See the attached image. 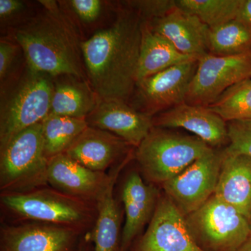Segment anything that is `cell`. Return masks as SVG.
<instances>
[{
    "mask_svg": "<svg viewBox=\"0 0 251 251\" xmlns=\"http://www.w3.org/2000/svg\"><path fill=\"white\" fill-rule=\"evenodd\" d=\"M53 78L27 70L1 89L0 147L32 126L41 123L50 111Z\"/></svg>",
    "mask_w": 251,
    "mask_h": 251,
    "instance_id": "5b68a950",
    "label": "cell"
},
{
    "mask_svg": "<svg viewBox=\"0 0 251 251\" xmlns=\"http://www.w3.org/2000/svg\"><path fill=\"white\" fill-rule=\"evenodd\" d=\"M21 47L11 36L1 37L0 40V82L4 87L11 76L15 61Z\"/></svg>",
    "mask_w": 251,
    "mask_h": 251,
    "instance_id": "f1b7e54d",
    "label": "cell"
},
{
    "mask_svg": "<svg viewBox=\"0 0 251 251\" xmlns=\"http://www.w3.org/2000/svg\"><path fill=\"white\" fill-rule=\"evenodd\" d=\"M193 59H199L181 53L171 41L153 31L149 23L144 21L137 75L138 82L168 68Z\"/></svg>",
    "mask_w": 251,
    "mask_h": 251,
    "instance_id": "44dd1931",
    "label": "cell"
},
{
    "mask_svg": "<svg viewBox=\"0 0 251 251\" xmlns=\"http://www.w3.org/2000/svg\"><path fill=\"white\" fill-rule=\"evenodd\" d=\"M161 193L158 186L147 182L138 170L130 171L122 184L121 199L125 212L122 229V251H130L143 234L156 211Z\"/></svg>",
    "mask_w": 251,
    "mask_h": 251,
    "instance_id": "5bb4252c",
    "label": "cell"
},
{
    "mask_svg": "<svg viewBox=\"0 0 251 251\" xmlns=\"http://www.w3.org/2000/svg\"><path fill=\"white\" fill-rule=\"evenodd\" d=\"M250 225H251V219H250Z\"/></svg>",
    "mask_w": 251,
    "mask_h": 251,
    "instance_id": "e575fe53",
    "label": "cell"
},
{
    "mask_svg": "<svg viewBox=\"0 0 251 251\" xmlns=\"http://www.w3.org/2000/svg\"><path fill=\"white\" fill-rule=\"evenodd\" d=\"M242 0H177L176 6L197 16L209 28L235 20Z\"/></svg>",
    "mask_w": 251,
    "mask_h": 251,
    "instance_id": "484cf974",
    "label": "cell"
},
{
    "mask_svg": "<svg viewBox=\"0 0 251 251\" xmlns=\"http://www.w3.org/2000/svg\"><path fill=\"white\" fill-rule=\"evenodd\" d=\"M44 148L47 158L65 153L88 126L86 119L49 113L42 122Z\"/></svg>",
    "mask_w": 251,
    "mask_h": 251,
    "instance_id": "603a6c76",
    "label": "cell"
},
{
    "mask_svg": "<svg viewBox=\"0 0 251 251\" xmlns=\"http://www.w3.org/2000/svg\"><path fill=\"white\" fill-rule=\"evenodd\" d=\"M86 121L89 126L110 132L135 149L153 127V117L120 100H100Z\"/></svg>",
    "mask_w": 251,
    "mask_h": 251,
    "instance_id": "2e32d148",
    "label": "cell"
},
{
    "mask_svg": "<svg viewBox=\"0 0 251 251\" xmlns=\"http://www.w3.org/2000/svg\"><path fill=\"white\" fill-rule=\"evenodd\" d=\"M25 1L20 0H0V21L1 26H9L18 22L17 18L27 10Z\"/></svg>",
    "mask_w": 251,
    "mask_h": 251,
    "instance_id": "4dcf8cb0",
    "label": "cell"
},
{
    "mask_svg": "<svg viewBox=\"0 0 251 251\" xmlns=\"http://www.w3.org/2000/svg\"><path fill=\"white\" fill-rule=\"evenodd\" d=\"M80 22L91 24L98 21L103 11L105 1L100 0H71L64 1Z\"/></svg>",
    "mask_w": 251,
    "mask_h": 251,
    "instance_id": "f546056e",
    "label": "cell"
},
{
    "mask_svg": "<svg viewBox=\"0 0 251 251\" xmlns=\"http://www.w3.org/2000/svg\"><path fill=\"white\" fill-rule=\"evenodd\" d=\"M117 175L97 203V218L91 230L94 251H122V211L114 196Z\"/></svg>",
    "mask_w": 251,
    "mask_h": 251,
    "instance_id": "7402d4cb",
    "label": "cell"
},
{
    "mask_svg": "<svg viewBox=\"0 0 251 251\" xmlns=\"http://www.w3.org/2000/svg\"><path fill=\"white\" fill-rule=\"evenodd\" d=\"M235 20L251 29V0H242Z\"/></svg>",
    "mask_w": 251,
    "mask_h": 251,
    "instance_id": "1f68e13d",
    "label": "cell"
},
{
    "mask_svg": "<svg viewBox=\"0 0 251 251\" xmlns=\"http://www.w3.org/2000/svg\"><path fill=\"white\" fill-rule=\"evenodd\" d=\"M53 83L50 113L86 119L100 102L87 80L63 75L54 77Z\"/></svg>",
    "mask_w": 251,
    "mask_h": 251,
    "instance_id": "ffe728a7",
    "label": "cell"
},
{
    "mask_svg": "<svg viewBox=\"0 0 251 251\" xmlns=\"http://www.w3.org/2000/svg\"><path fill=\"white\" fill-rule=\"evenodd\" d=\"M250 50L251 29L237 20L210 28L209 53L219 56H231Z\"/></svg>",
    "mask_w": 251,
    "mask_h": 251,
    "instance_id": "cb8c5ba5",
    "label": "cell"
},
{
    "mask_svg": "<svg viewBox=\"0 0 251 251\" xmlns=\"http://www.w3.org/2000/svg\"><path fill=\"white\" fill-rule=\"evenodd\" d=\"M237 251H251V235Z\"/></svg>",
    "mask_w": 251,
    "mask_h": 251,
    "instance_id": "836d02e7",
    "label": "cell"
},
{
    "mask_svg": "<svg viewBox=\"0 0 251 251\" xmlns=\"http://www.w3.org/2000/svg\"><path fill=\"white\" fill-rule=\"evenodd\" d=\"M43 9L11 29L27 67L52 78L72 75L87 80L76 27L59 1H39Z\"/></svg>",
    "mask_w": 251,
    "mask_h": 251,
    "instance_id": "7a4b0ae2",
    "label": "cell"
},
{
    "mask_svg": "<svg viewBox=\"0 0 251 251\" xmlns=\"http://www.w3.org/2000/svg\"><path fill=\"white\" fill-rule=\"evenodd\" d=\"M224 156L215 195L249 220L251 218V157L229 153Z\"/></svg>",
    "mask_w": 251,
    "mask_h": 251,
    "instance_id": "d6986e66",
    "label": "cell"
},
{
    "mask_svg": "<svg viewBox=\"0 0 251 251\" xmlns=\"http://www.w3.org/2000/svg\"><path fill=\"white\" fill-rule=\"evenodd\" d=\"M42 124L27 128L0 147L1 193H23L49 186Z\"/></svg>",
    "mask_w": 251,
    "mask_h": 251,
    "instance_id": "8992f818",
    "label": "cell"
},
{
    "mask_svg": "<svg viewBox=\"0 0 251 251\" xmlns=\"http://www.w3.org/2000/svg\"><path fill=\"white\" fill-rule=\"evenodd\" d=\"M133 148L117 135L88 126L65 154L92 171L105 173L123 161Z\"/></svg>",
    "mask_w": 251,
    "mask_h": 251,
    "instance_id": "e0dca14e",
    "label": "cell"
},
{
    "mask_svg": "<svg viewBox=\"0 0 251 251\" xmlns=\"http://www.w3.org/2000/svg\"><path fill=\"white\" fill-rule=\"evenodd\" d=\"M82 232L40 223L4 224L0 251H77Z\"/></svg>",
    "mask_w": 251,
    "mask_h": 251,
    "instance_id": "4fadbf2b",
    "label": "cell"
},
{
    "mask_svg": "<svg viewBox=\"0 0 251 251\" xmlns=\"http://www.w3.org/2000/svg\"><path fill=\"white\" fill-rule=\"evenodd\" d=\"M143 22L124 4L109 27L82 41L87 80L100 100L129 101L138 82Z\"/></svg>",
    "mask_w": 251,
    "mask_h": 251,
    "instance_id": "6da1fadb",
    "label": "cell"
},
{
    "mask_svg": "<svg viewBox=\"0 0 251 251\" xmlns=\"http://www.w3.org/2000/svg\"><path fill=\"white\" fill-rule=\"evenodd\" d=\"M213 150L195 135L153 126L135 149L134 159L144 179L161 186Z\"/></svg>",
    "mask_w": 251,
    "mask_h": 251,
    "instance_id": "277c9868",
    "label": "cell"
},
{
    "mask_svg": "<svg viewBox=\"0 0 251 251\" xmlns=\"http://www.w3.org/2000/svg\"><path fill=\"white\" fill-rule=\"evenodd\" d=\"M251 77V50L231 56L204 54L198 59L186 103L208 106L229 87Z\"/></svg>",
    "mask_w": 251,
    "mask_h": 251,
    "instance_id": "9c48e42d",
    "label": "cell"
},
{
    "mask_svg": "<svg viewBox=\"0 0 251 251\" xmlns=\"http://www.w3.org/2000/svg\"><path fill=\"white\" fill-rule=\"evenodd\" d=\"M198 63V59L181 63L140 80L128 103L138 111L154 117L186 103Z\"/></svg>",
    "mask_w": 251,
    "mask_h": 251,
    "instance_id": "ba28073f",
    "label": "cell"
},
{
    "mask_svg": "<svg viewBox=\"0 0 251 251\" xmlns=\"http://www.w3.org/2000/svg\"><path fill=\"white\" fill-rule=\"evenodd\" d=\"M224 150H214L161 186L163 192L184 216L197 210L215 192Z\"/></svg>",
    "mask_w": 251,
    "mask_h": 251,
    "instance_id": "30bf717a",
    "label": "cell"
},
{
    "mask_svg": "<svg viewBox=\"0 0 251 251\" xmlns=\"http://www.w3.org/2000/svg\"><path fill=\"white\" fill-rule=\"evenodd\" d=\"M122 2L135 10L147 22L163 17L176 6L174 0H134Z\"/></svg>",
    "mask_w": 251,
    "mask_h": 251,
    "instance_id": "83f0119b",
    "label": "cell"
},
{
    "mask_svg": "<svg viewBox=\"0 0 251 251\" xmlns=\"http://www.w3.org/2000/svg\"><path fill=\"white\" fill-rule=\"evenodd\" d=\"M150 27L171 41L179 52L200 59L209 52L210 28L177 6L163 17L148 22Z\"/></svg>",
    "mask_w": 251,
    "mask_h": 251,
    "instance_id": "ac0fdd59",
    "label": "cell"
},
{
    "mask_svg": "<svg viewBox=\"0 0 251 251\" xmlns=\"http://www.w3.org/2000/svg\"><path fill=\"white\" fill-rule=\"evenodd\" d=\"M206 107L226 122L251 120V77L229 87Z\"/></svg>",
    "mask_w": 251,
    "mask_h": 251,
    "instance_id": "d4e9b609",
    "label": "cell"
},
{
    "mask_svg": "<svg viewBox=\"0 0 251 251\" xmlns=\"http://www.w3.org/2000/svg\"><path fill=\"white\" fill-rule=\"evenodd\" d=\"M77 251H94V245L91 239L90 232L82 235Z\"/></svg>",
    "mask_w": 251,
    "mask_h": 251,
    "instance_id": "d6a6232c",
    "label": "cell"
},
{
    "mask_svg": "<svg viewBox=\"0 0 251 251\" xmlns=\"http://www.w3.org/2000/svg\"><path fill=\"white\" fill-rule=\"evenodd\" d=\"M227 125L229 144L225 150L251 157V120L229 122Z\"/></svg>",
    "mask_w": 251,
    "mask_h": 251,
    "instance_id": "4316f807",
    "label": "cell"
},
{
    "mask_svg": "<svg viewBox=\"0 0 251 251\" xmlns=\"http://www.w3.org/2000/svg\"><path fill=\"white\" fill-rule=\"evenodd\" d=\"M130 251H203L190 234L185 216L163 192L148 228Z\"/></svg>",
    "mask_w": 251,
    "mask_h": 251,
    "instance_id": "7c38bea8",
    "label": "cell"
},
{
    "mask_svg": "<svg viewBox=\"0 0 251 251\" xmlns=\"http://www.w3.org/2000/svg\"><path fill=\"white\" fill-rule=\"evenodd\" d=\"M153 125L159 128H184L214 149L229 144L227 122L206 106L179 104L153 117Z\"/></svg>",
    "mask_w": 251,
    "mask_h": 251,
    "instance_id": "9a60e30c",
    "label": "cell"
},
{
    "mask_svg": "<svg viewBox=\"0 0 251 251\" xmlns=\"http://www.w3.org/2000/svg\"><path fill=\"white\" fill-rule=\"evenodd\" d=\"M0 204L13 224L40 223L91 232L97 218V204L64 194L52 187L23 193H1Z\"/></svg>",
    "mask_w": 251,
    "mask_h": 251,
    "instance_id": "3957f363",
    "label": "cell"
},
{
    "mask_svg": "<svg viewBox=\"0 0 251 251\" xmlns=\"http://www.w3.org/2000/svg\"><path fill=\"white\" fill-rule=\"evenodd\" d=\"M134 151L112 168L110 174L92 171L65 153L57 155L49 159L48 184L68 196L97 204L114 178L134 159Z\"/></svg>",
    "mask_w": 251,
    "mask_h": 251,
    "instance_id": "8fae6325",
    "label": "cell"
},
{
    "mask_svg": "<svg viewBox=\"0 0 251 251\" xmlns=\"http://www.w3.org/2000/svg\"><path fill=\"white\" fill-rule=\"evenodd\" d=\"M185 220L203 251H237L251 235L249 220L215 195Z\"/></svg>",
    "mask_w": 251,
    "mask_h": 251,
    "instance_id": "52a82bcc",
    "label": "cell"
}]
</instances>
